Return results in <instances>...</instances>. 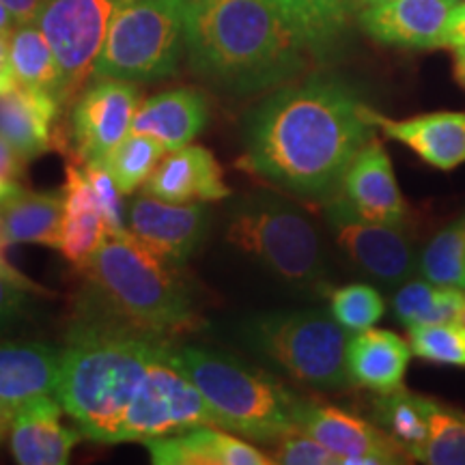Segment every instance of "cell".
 I'll return each mask as SVG.
<instances>
[{
    "instance_id": "1",
    "label": "cell",
    "mask_w": 465,
    "mask_h": 465,
    "mask_svg": "<svg viewBox=\"0 0 465 465\" xmlns=\"http://www.w3.org/2000/svg\"><path fill=\"white\" fill-rule=\"evenodd\" d=\"M366 108L339 75L291 80L250 110L237 166L300 199L332 201L349 164L375 136Z\"/></svg>"
},
{
    "instance_id": "2",
    "label": "cell",
    "mask_w": 465,
    "mask_h": 465,
    "mask_svg": "<svg viewBox=\"0 0 465 465\" xmlns=\"http://www.w3.org/2000/svg\"><path fill=\"white\" fill-rule=\"evenodd\" d=\"M188 65L229 97H248L298 80L312 52L267 0H190Z\"/></svg>"
},
{
    "instance_id": "3",
    "label": "cell",
    "mask_w": 465,
    "mask_h": 465,
    "mask_svg": "<svg viewBox=\"0 0 465 465\" xmlns=\"http://www.w3.org/2000/svg\"><path fill=\"white\" fill-rule=\"evenodd\" d=\"M83 274L86 287L75 304V319L166 341L201 325L182 265L144 246L130 231L108 235Z\"/></svg>"
},
{
    "instance_id": "4",
    "label": "cell",
    "mask_w": 465,
    "mask_h": 465,
    "mask_svg": "<svg viewBox=\"0 0 465 465\" xmlns=\"http://www.w3.org/2000/svg\"><path fill=\"white\" fill-rule=\"evenodd\" d=\"M171 341L74 319L61 351L56 399L86 440L119 444V429L151 362Z\"/></svg>"
},
{
    "instance_id": "5",
    "label": "cell",
    "mask_w": 465,
    "mask_h": 465,
    "mask_svg": "<svg viewBox=\"0 0 465 465\" xmlns=\"http://www.w3.org/2000/svg\"><path fill=\"white\" fill-rule=\"evenodd\" d=\"M171 358L199 388L226 431L261 444H274L295 429L300 397L267 371L207 347L173 345Z\"/></svg>"
},
{
    "instance_id": "6",
    "label": "cell",
    "mask_w": 465,
    "mask_h": 465,
    "mask_svg": "<svg viewBox=\"0 0 465 465\" xmlns=\"http://www.w3.org/2000/svg\"><path fill=\"white\" fill-rule=\"evenodd\" d=\"M226 240L289 287L306 291L323 282L325 259L315 224L274 192H250L232 201Z\"/></svg>"
},
{
    "instance_id": "7",
    "label": "cell",
    "mask_w": 465,
    "mask_h": 465,
    "mask_svg": "<svg viewBox=\"0 0 465 465\" xmlns=\"http://www.w3.org/2000/svg\"><path fill=\"white\" fill-rule=\"evenodd\" d=\"M242 339L284 375L312 391H345L347 330L323 311H276L248 319Z\"/></svg>"
},
{
    "instance_id": "8",
    "label": "cell",
    "mask_w": 465,
    "mask_h": 465,
    "mask_svg": "<svg viewBox=\"0 0 465 465\" xmlns=\"http://www.w3.org/2000/svg\"><path fill=\"white\" fill-rule=\"evenodd\" d=\"M190 0H134L116 14L91 78L160 83L177 74L185 52Z\"/></svg>"
},
{
    "instance_id": "9",
    "label": "cell",
    "mask_w": 465,
    "mask_h": 465,
    "mask_svg": "<svg viewBox=\"0 0 465 465\" xmlns=\"http://www.w3.org/2000/svg\"><path fill=\"white\" fill-rule=\"evenodd\" d=\"M134 0H44L33 22L42 28L61 67L63 108L93 75L116 14Z\"/></svg>"
},
{
    "instance_id": "10",
    "label": "cell",
    "mask_w": 465,
    "mask_h": 465,
    "mask_svg": "<svg viewBox=\"0 0 465 465\" xmlns=\"http://www.w3.org/2000/svg\"><path fill=\"white\" fill-rule=\"evenodd\" d=\"M168 345L149 366L147 375L134 394L119 429V444L147 441L160 435L177 433L183 429L213 424L218 416L188 375L174 364Z\"/></svg>"
},
{
    "instance_id": "11",
    "label": "cell",
    "mask_w": 465,
    "mask_h": 465,
    "mask_svg": "<svg viewBox=\"0 0 465 465\" xmlns=\"http://www.w3.org/2000/svg\"><path fill=\"white\" fill-rule=\"evenodd\" d=\"M141 106L136 83L116 78H91L72 104V147L78 162L104 160L132 132V121Z\"/></svg>"
},
{
    "instance_id": "12",
    "label": "cell",
    "mask_w": 465,
    "mask_h": 465,
    "mask_svg": "<svg viewBox=\"0 0 465 465\" xmlns=\"http://www.w3.org/2000/svg\"><path fill=\"white\" fill-rule=\"evenodd\" d=\"M334 240L351 263L383 284H403L418 267L414 243L401 226L364 220L342 194L325 203Z\"/></svg>"
},
{
    "instance_id": "13",
    "label": "cell",
    "mask_w": 465,
    "mask_h": 465,
    "mask_svg": "<svg viewBox=\"0 0 465 465\" xmlns=\"http://www.w3.org/2000/svg\"><path fill=\"white\" fill-rule=\"evenodd\" d=\"M295 427L322 441L339 457L341 465H401L411 461L380 424H371L353 411L322 401L300 397Z\"/></svg>"
},
{
    "instance_id": "14",
    "label": "cell",
    "mask_w": 465,
    "mask_h": 465,
    "mask_svg": "<svg viewBox=\"0 0 465 465\" xmlns=\"http://www.w3.org/2000/svg\"><path fill=\"white\" fill-rule=\"evenodd\" d=\"M212 212L205 203H168L143 194L127 203L125 226L144 246L183 265L205 242Z\"/></svg>"
},
{
    "instance_id": "15",
    "label": "cell",
    "mask_w": 465,
    "mask_h": 465,
    "mask_svg": "<svg viewBox=\"0 0 465 465\" xmlns=\"http://www.w3.org/2000/svg\"><path fill=\"white\" fill-rule=\"evenodd\" d=\"M459 0H388L356 11L358 25L381 45L405 50L446 48V28Z\"/></svg>"
},
{
    "instance_id": "16",
    "label": "cell",
    "mask_w": 465,
    "mask_h": 465,
    "mask_svg": "<svg viewBox=\"0 0 465 465\" xmlns=\"http://www.w3.org/2000/svg\"><path fill=\"white\" fill-rule=\"evenodd\" d=\"M341 194L358 216L371 223L403 226L410 218V207L394 177L391 155L375 136L349 164Z\"/></svg>"
},
{
    "instance_id": "17",
    "label": "cell",
    "mask_w": 465,
    "mask_h": 465,
    "mask_svg": "<svg viewBox=\"0 0 465 465\" xmlns=\"http://www.w3.org/2000/svg\"><path fill=\"white\" fill-rule=\"evenodd\" d=\"M366 119L375 130L414 151L431 168L446 173L465 164V113L461 110L388 119L377 110L366 108Z\"/></svg>"
},
{
    "instance_id": "18",
    "label": "cell",
    "mask_w": 465,
    "mask_h": 465,
    "mask_svg": "<svg viewBox=\"0 0 465 465\" xmlns=\"http://www.w3.org/2000/svg\"><path fill=\"white\" fill-rule=\"evenodd\" d=\"M63 405L56 394H42L11 416V455L20 465H65L84 440L78 427L61 422Z\"/></svg>"
},
{
    "instance_id": "19",
    "label": "cell",
    "mask_w": 465,
    "mask_h": 465,
    "mask_svg": "<svg viewBox=\"0 0 465 465\" xmlns=\"http://www.w3.org/2000/svg\"><path fill=\"white\" fill-rule=\"evenodd\" d=\"M143 194L168 203H212L229 199L232 192L212 151L201 144H183L166 151L143 183Z\"/></svg>"
},
{
    "instance_id": "20",
    "label": "cell",
    "mask_w": 465,
    "mask_h": 465,
    "mask_svg": "<svg viewBox=\"0 0 465 465\" xmlns=\"http://www.w3.org/2000/svg\"><path fill=\"white\" fill-rule=\"evenodd\" d=\"M155 465H272L270 452L223 427L199 424L143 441Z\"/></svg>"
},
{
    "instance_id": "21",
    "label": "cell",
    "mask_w": 465,
    "mask_h": 465,
    "mask_svg": "<svg viewBox=\"0 0 465 465\" xmlns=\"http://www.w3.org/2000/svg\"><path fill=\"white\" fill-rule=\"evenodd\" d=\"M61 349L44 341H0V422L42 394H56Z\"/></svg>"
},
{
    "instance_id": "22",
    "label": "cell",
    "mask_w": 465,
    "mask_h": 465,
    "mask_svg": "<svg viewBox=\"0 0 465 465\" xmlns=\"http://www.w3.org/2000/svg\"><path fill=\"white\" fill-rule=\"evenodd\" d=\"M63 224L56 248L78 270L89 263L108 237L100 201L78 160L67 158L65 185H63Z\"/></svg>"
},
{
    "instance_id": "23",
    "label": "cell",
    "mask_w": 465,
    "mask_h": 465,
    "mask_svg": "<svg viewBox=\"0 0 465 465\" xmlns=\"http://www.w3.org/2000/svg\"><path fill=\"white\" fill-rule=\"evenodd\" d=\"M209 124V100L196 86H177L141 102L132 121V132L158 138L164 147L190 144Z\"/></svg>"
},
{
    "instance_id": "24",
    "label": "cell",
    "mask_w": 465,
    "mask_h": 465,
    "mask_svg": "<svg viewBox=\"0 0 465 465\" xmlns=\"http://www.w3.org/2000/svg\"><path fill=\"white\" fill-rule=\"evenodd\" d=\"M61 110L56 97L17 84L0 95V136L14 144L26 162L42 158L56 147L54 124Z\"/></svg>"
},
{
    "instance_id": "25",
    "label": "cell",
    "mask_w": 465,
    "mask_h": 465,
    "mask_svg": "<svg viewBox=\"0 0 465 465\" xmlns=\"http://www.w3.org/2000/svg\"><path fill=\"white\" fill-rule=\"evenodd\" d=\"M411 356L410 341L391 330H362L347 341L349 380L380 394L401 391Z\"/></svg>"
},
{
    "instance_id": "26",
    "label": "cell",
    "mask_w": 465,
    "mask_h": 465,
    "mask_svg": "<svg viewBox=\"0 0 465 465\" xmlns=\"http://www.w3.org/2000/svg\"><path fill=\"white\" fill-rule=\"evenodd\" d=\"M63 224V192L22 190L0 203V240L7 246L39 243L56 248Z\"/></svg>"
},
{
    "instance_id": "27",
    "label": "cell",
    "mask_w": 465,
    "mask_h": 465,
    "mask_svg": "<svg viewBox=\"0 0 465 465\" xmlns=\"http://www.w3.org/2000/svg\"><path fill=\"white\" fill-rule=\"evenodd\" d=\"M300 35L317 61L339 50L347 35V0H267Z\"/></svg>"
},
{
    "instance_id": "28",
    "label": "cell",
    "mask_w": 465,
    "mask_h": 465,
    "mask_svg": "<svg viewBox=\"0 0 465 465\" xmlns=\"http://www.w3.org/2000/svg\"><path fill=\"white\" fill-rule=\"evenodd\" d=\"M9 56L15 80L26 89L61 100V67L56 54L37 22H22L9 35Z\"/></svg>"
},
{
    "instance_id": "29",
    "label": "cell",
    "mask_w": 465,
    "mask_h": 465,
    "mask_svg": "<svg viewBox=\"0 0 465 465\" xmlns=\"http://www.w3.org/2000/svg\"><path fill=\"white\" fill-rule=\"evenodd\" d=\"M465 302V291L435 284L427 278L405 281L392 298L394 315L407 328L433 323H455Z\"/></svg>"
},
{
    "instance_id": "30",
    "label": "cell",
    "mask_w": 465,
    "mask_h": 465,
    "mask_svg": "<svg viewBox=\"0 0 465 465\" xmlns=\"http://www.w3.org/2000/svg\"><path fill=\"white\" fill-rule=\"evenodd\" d=\"M427 440L411 459L427 465H465V411L424 397Z\"/></svg>"
},
{
    "instance_id": "31",
    "label": "cell",
    "mask_w": 465,
    "mask_h": 465,
    "mask_svg": "<svg viewBox=\"0 0 465 465\" xmlns=\"http://www.w3.org/2000/svg\"><path fill=\"white\" fill-rule=\"evenodd\" d=\"M166 147L158 138L147 136V134L130 132L116 147L110 151L106 158L100 160L106 168L116 188L124 196L143 188L147 177L164 158Z\"/></svg>"
},
{
    "instance_id": "32",
    "label": "cell",
    "mask_w": 465,
    "mask_h": 465,
    "mask_svg": "<svg viewBox=\"0 0 465 465\" xmlns=\"http://www.w3.org/2000/svg\"><path fill=\"white\" fill-rule=\"evenodd\" d=\"M375 420L410 457L427 440L429 427L424 397L407 392L405 388L381 394L375 401Z\"/></svg>"
},
{
    "instance_id": "33",
    "label": "cell",
    "mask_w": 465,
    "mask_h": 465,
    "mask_svg": "<svg viewBox=\"0 0 465 465\" xmlns=\"http://www.w3.org/2000/svg\"><path fill=\"white\" fill-rule=\"evenodd\" d=\"M422 278L465 291V216L441 229L418 259Z\"/></svg>"
},
{
    "instance_id": "34",
    "label": "cell",
    "mask_w": 465,
    "mask_h": 465,
    "mask_svg": "<svg viewBox=\"0 0 465 465\" xmlns=\"http://www.w3.org/2000/svg\"><path fill=\"white\" fill-rule=\"evenodd\" d=\"M330 312L347 332L356 334L375 328L386 312V302L377 289L353 282L330 293Z\"/></svg>"
},
{
    "instance_id": "35",
    "label": "cell",
    "mask_w": 465,
    "mask_h": 465,
    "mask_svg": "<svg viewBox=\"0 0 465 465\" xmlns=\"http://www.w3.org/2000/svg\"><path fill=\"white\" fill-rule=\"evenodd\" d=\"M410 330V345L414 356L433 364L463 366L465 369V325L433 323L414 325Z\"/></svg>"
},
{
    "instance_id": "36",
    "label": "cell",
    "mask_w": 465,
    "mask_h": 465,
    "mask_svg": "<svg viewBox=\"0 0 465 465\" xmlns=\"http://www.w3.org/2000/svg\"><path fill=\"white\" fill-rule=\"evenodd\" d=\"M274 463L282 465H336L339 457L330 452L322 441L308 435L302 429H291L274 441V452H272Z\"/></svg>"
},
{
    "instance_id": "37",
    "label": "cell",
    "mask_w": 465,
    "mask_h": 465,
    "mask_svg": "<svg viewBox=\"0 0 465 465\" xmlns=\"http://www.w3.org/2000/svg\"><path fill=\"white\" fill-rule=\"evenodd\" d=\"M83 164V162H80ZM84 173L89 177V182L95 190L97 201H100L104 220H106L108 226V235H116V232L127 231L125 226V207H124V199H121V192L116 188V183L113 182L106 168H104L102 162L93 160V162H84Z\"/></svg>"
},
{
    "instance_id": "38",
    "label": "cell",
    "mask_w": 465,
    "mask_h": 465,
    "mask_svg": "<svg viewBox=\"0 0 465 465\" xmlns=\"http://www.w3.org/2000/svg\"><path fill=\"white\" fill-rule=\"evenodd\" d=\"M35 295L37 293L17 287L7 278L0 276V334L20 328L22 323L31 319L35 311Z\"/></svg>"
},
{
    "instance_id": "39",
    "label": "cell",
    "mask_w": 465,
    "mask_h": 465,
    "mask_svg": "<svg viewBox=\"0 0 465 465\" xmlns=\"http://www.w3.org/2000/svg\"><path fill=\"white\" fill-rule=\"evenodd\" d=\"M26 164L28 162L22 158L20 151H17L14 144L7 143L3 136H0V179H5V182L20 183L22 177H25Z\"/></svg>"
},
{
    "instance_id": "40",
    "label": "cell",
    "mask_w": 465,
    "mask_h": 465,
    "mask_svg": "<svg viewBox=\"0 0 465 465\" xmlns=\"http://www.w3.org/2000/svg\"><path fill=\"white\" fill-rule=\"evenodd\" d=\"M5 248H7V243L0 240V276L7 278L9 282L17 284V287H25L28 291H33V293L42 295V298H48V295H52L48 289L42 287V284H37L35 281H31V278H28L26 274H22V272L17 270V267L7 259V254H5Z\"/></svg>"
},
{
    "instance_id": "41",
    "label": "cell",
    "mask_w": 465,
    "mask_h": 465,
    "mask_svg": "<svg viewBox=\"0 0 465 465\" xmlns=\"http://www.w3.org/2000/svg\"><path fill=\"white\" fill-rule=\"evenodd\" d=\"M465 45V0H459L446 28V48Z\"/></svg>"
},
{
    "instance_id": "42",
    "label": "cell",
    "mask_w": 465,
    "mask_h": 465,
    "mask_svg": "<svg viewBox=\"0 0 465 465\" xmlns=\"http://www.w3.org/2000/svg\"><path fill=\"white\" fill-rule=\"evenodd\" d=\"M15 86L17 80L9 56V37L7 35H0V95L14 91Z\"/></svg>"
},
{
    "instance_id": "43",
    "label": "cell",
    "mask_w": 465,
    "mask_h": 465,
    "mask_svg": "<svg viewBox=\"0 0 465 465\" xmlns=\"http://www.w3.org/2000/svg\"><path fill=\"white\" fill-rule=\"evenodd\" d=\"M0 3L7 7L17 22H33L37 15L39 7L44 5V0H0Z\"/></svg>"
},
{
    "instance_id": "44",
    "label": "cell",
    "mask_w": 465,
    "mask_h": 465,
    "mask_svg": "<svg viewBox=\"0 0 465 465\" xmlns=\"http://www.w3.org/2000/svg\"><path fill=\"white\" fill-rule=\"evenodd\" d=\"M17 25H20V22L15 20L14 14H11V11H9L7 7H5L3 3H0V33L7 35V37H9V35L14 33V28H15Z\"/></svg>"
},
{
    "instance_id": "45",
    "label": "cell",
    "mask_w": 465,
    "mask_h": 465,
    "mask_svg": "<svg viewBox=\"0 0 465 465\" xmlns=\"http://www.w3.org/2000/svg\"><path fill=\"white\" fill-rule=\"evenodd\" d=\"M452 58H455V75H457V80L465 86V45L452 48Z\"/></svg>"
},
{
    "instance_id": "46",
    "label": "cell",
    "mask_w": 465,
    "mask_h": 465,
    "mask_svg": "<svg viewBox=\"0 0 465 465\" xmlns=\"http://www.w3.org/2000/svg\"><path fill=\"white\" fill-rule=\"evenodd\" d=\"M20 183H14V182H5V179H0V203L11 199V196H15L17 192H22Z\"/></svg>"
},
{
    "instance_id": "47",
    "label": "cell",
    "mask_w": 465,
    "mask_h": 465,
    "mask_svg": "<svg viewBox=\"0 0 465 465\" xmlns=\"http://www.w3.org/2000/svg\"><path fill=\"white\" fill-rule=\"evenodd\" d=\"M381 3H388V0H353L351 7L360 11V9H366V7H375V5H381Z\"/></svg>"
},
{
    "instance_id": "48",
    "label": "cell",
    "mask_w": 465,
    "mask_h": 465,
    "mask_svg": "<svg viewBox=\"0 0 465 465\" xmlns=\"http://www.w3.org/2000/svg\"><path fill=\"white\" fill-rule=\"evenodd\" d=\"M0 438H3V422H0Z\"/></svg>"
}]
</instances>
